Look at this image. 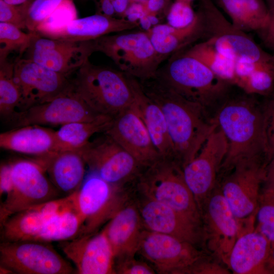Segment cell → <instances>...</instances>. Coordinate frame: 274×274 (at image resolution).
<instances>
[{
	"label": "cell",
	"mask_w": 274,
	"mask_h": 274,
	"mask_svg": "<svg viewBox=\"0 0 274 274\" xmlns=\"http://www.w3.org/2000/svg\"><path fill=\"white\" fill-rule=\"evenodd\" d=\"M139 81L145 93L161 110L175 158L183 167L196 155L209 135L218 127L215 119L210 120L206 108L180 95L157 74Z\"/></svg>",
	"instance_id": "1"
},
{
	"label": "cell",
	"mask_w": 274,
	"mask_h": 274,
	"mask_svg": "<svg viewBox=\"0 0 274 274\" xmlns=\"http://www.w3.org/2000/svg\"><path fill=\"white\" fill-rule=\"evenodd\" d=\"M214 118L228 144L219 173L224 174L244 160L268 159L265 152L263 109L254 99L244 97L230 101L221 107Z\"/></svg>",
	"instance_id": "2"
},
{
	"label": "cell",
	"mask_w": 274,
	"mask_h": 274,
	"mask_svg": "<svg viewBox=\"0 0 274 274\" xmlns=\"http://www.w3.org/2000/svg\"><path fill=\"white\" fill-rule=\"evenodd\" d=\"M71 80L73 91L93 111L114 117L133 101L126 74L87 60Z\"/></svg>",
	"instance_id": "3"
},
{
	"label": "cell",
	"mask_w": 274,
	"mask_h": 274,
	"mask_svg": "<svg viewBox=\"0 0 274 274\" xmlns=\"http://www.w3.org/2000/svg\"><path fill=\"white\" fill-rule=\"evenodd\" d=\"M133 185L135 192L167 204L202 224L198 207L185 180L183 167L175 158L160 156L144 168Z\"/></svg>",
	"instance_id": "4"
},
{
	"label": "cell",
	"mask_w": 274,
	"mask_h": 274,
	"mask_svg": "<svg viewBox=\"0 0 274 274\" xmlns=\"http://www.w3.org/2000/svg\"><path fill=\"white\" fill-rule=\"evenodd\" d=\"M156 74L180 95L206 108L221 97L230 84L182 50L173 54Z\"/></svg>",
	"instance_id": "5"
},
{
	"label": "cell",
	"mask_w": 274,
	"mask_h": 274,
	"mask_svg": "<svg viewBox=\"0 0 274 274\" xmlns=\"http://www.w3.org/2000/svg\"><path fill=\"white\" fill-rule=\"evenodd\" d=\"M269 160L241 161L224 174L219 186L225 199L245 230L254 228V217Z\"/></svg>",
	"instance_id": "6"
},
{
	"label": "cell",
	"mask_w": 274,
	"mask_h": 274,
	"mask_svg": "<svg viewBox=\"0 0 274 274\" xmlns=\"http://www.w3.org/2000/svg\"><path fill=\"white\" fill-rule=\"evenodd\" d=\"M93 42L95 52L103 53L121 72L139 80L154 76L163 60L145 31L109 34Z\"/></svg>",
	"instance_id": "7"
},
{
	"label": "cell",
	"mask_w": 274,
	"mask_h": 274,
	"mask_svg": "<svg viewBox=\"0 0 274 274\" xmlns=\"http://www.w3.org/2000/svg\"><path fill=\"white\" fill-rule=\"evenodd\" d=\"M206 36L215 49L233 61H251L274 67V55L264 51L246 32L229 22L211 0H200Z\"/></svg>",
	"instance_id": "8"
},
{
	"label": "cell",
	"mask_w": 274,
	"mask_h": 274,
	"mask_svg": "<svg viewBox=\"0 0 274 274\" xmlns=\"http://www.w3.org/2000/svg\"><path fill=\"white\" fill-rule=\"evenodd\" d=\"M126 186L111 184L95 173L86 177L74 192V201L82 221L81 235L95 233L129 199Z\"/></svg>",
	"instance_id": "9"
},
{
	"label": "cell",
	"mask_w": 274,
	"mask_h": 274,
	"mask_svg": "<svg viewBox=\"0 0 274 274\" xmlns=\"http://www.w3.org/2000/svg\"><path fill=\"white\" fill-rule=\"evenodd\" d=\"M200 213L203 250L227 266L230 251L244 230L218 186L204 201Z\"/></svg>",
	"instance_id": "10"
},
{
	"label": "cell",
	"mask_w": 274,
	"mask_h": 274,
	"mask_svg": "<svg viewBox=\"0 0 274 274\" xmlns=\"http://www.w3.org/2000/svg\"><path fill=\"white\" fill-rule=\"evenodd\" d=\"M75 150L91 172L114 185L133 184L145 168L105 132Z\"/></svg>",
	"instance_id": "11"
},
{
	"label": "cell",
	"mask_w": 274,
	"mask_h": 274,
	"mask_svg": "<svg viewBox=\"0 0 274 274\" xmlns=\"http://www.w3.org/2000/svg\"><path fill=\"white\" fill-rule=\"evenodd\" d=\"M11 165L13 187L1 205V225L17 212L58 198V190L35 160H18Z\"/></svg>",
	"instance_id": "12"
},
{
	"label": "cell",
	"mask_w": 274,
	"mask_h": 274,
	"mask_svg": "<svg viewBox=\"0 0 274 274\" xmlns=\"http://www.w3.org/2000/svg\"><path fill=\"white\" fill-rule=\"evenodd\" d=\"M49 243L37 241L3 242L0 266L12 273L70 274L75 269Z\"/></svg>",
	"instance_id": "13"
},
{
	"label": "cell",
	"mask_w": 274,
	"mask_h": 274,
	"mask_svg": "<svg viewBox=\"0 0 274 274\" xmlns=\"http://www.w3.org/2000/svg\"><path fill=\"white\" fill-rule=\"evenodd\" d=\"M138 252L161 274H182L207 253L193 244L173 236L145 229Z\"/></svg>",
	"instance_id": "14"
},
{
	"label": "cell",
	"mask_w": 274,
	"mask_h": 274,
	"mask_svg": "<svg viewBox=\"0 0 274 274\" xmlns=\"http://www.w3.org/2000/svg\"><path fill=\"white\" fill-rule=\"evenodd\" d=\"M227 150L226 138L217 127L208 137L196 155L183 167L185 180L199 212L216 186L217 176Z\"/></svg>",
	"instance_id": "15"
},
{
	"label": "cell",
	"mask_w": 274,
	"mask_h": 274,
	"mask_svg": "<svg viewBox=\"0 0 274 274\" xmlns=\"http://www.w3.org/2000/svg\"><path fill=\"white\" fill-rule=\"evenodd\" d=\"M13 77L20 93L18 112L50 100L72 87L67 77L26 58L14 63Z\"/></svg>",
	"instance_id": "16"
},
{
	"label": "cell",
	"mask_w": 274,
	"mask_h": 274,
	"mask_svg": "<svg viewBox=\"0 0 274 274\" xmlns=\"http://www.w3.org/2000/svg\"><path fill=\"white\" fill-rule=\"evenodd\" d=\"M100 115L91 110L71 87L50 100L17 112L9 122L14 128L30 125L62 126L91 121Z\"/></svg>",
	"instance_id": "17"
},
{
	"label": "cell",
	"mask_w": 274,
	"mask_h": 274,
	"mask_svg": "<svg viewBox=\"0 0 274 274\" xmlns=\"http://www.w3.org/2000/svg\"><path fill=\"white\" fill-rule=\"evenodd\" d=\"M94 52L93 41L56 40L36 32L25 53L26 58L68 77L80 68Z\"/></svg>",
	"instance_id": "18"
},
{
	"label": "cell",
	"mask_w": 274,
	"mask_h": 274,
	"mask_svg": "<svg viewBox=\"0 0 274 274\" xmlns=\"http://www.w3.org/2000/svg\"><path fill=\"white\" fill-rule=\"evenodd\" d=\"M135 193L134 200L145 229L173 236L203 249L201 224L167 204Z\"/></svg>",
	"instance_id": "19"
},
{
	"label": "cell",
	"mask_w": 274,
	"mask_h": 274,
	"mask_svg": "<svg viewBox=\"0 0 274 274\" xmlns=\"http://www.w3.org/2000/svg\"><path fill=\"white\" fill-rule=\"evenodd\" d=\"M59 247L79 274H115V257L102 230L60 242Z\"/></svg>",
	"instance_id": "20"
},
{
	"label": "cell",
	"mask_w": 274,
	"mask_h": 274,
	"mask_svg": "<svg viewBox=\"0 0 274 274\" xmlns=\"http://www.w3.org/2000/svg\"><path fill=\"white\" fill-rule=\"evenodd\" d=\"M105 132L144 167L161 156L132 105L113 118L111 126Z\"/></svg>",
	"instance_id": "21"
},
{
	"label": "cell",
	"mask_w": 274,
	"mask_h": 274,
	"mask_svg": "<svg viewBox=\"0 0 274 274\" xmlns=\"http://www.w3.org/2000/svg\"><path fill=\"white\" fill-rule=\"evenodd\" d=\"M139 26V22L96 13L76 18L62 25L42 30L37 33L50 39L83 42L93 41L112 33L133 29Z\"/></svg>",
	"instance_id": "22"
},
{
	"label": "cell",
	"mask_w": 274,
	"mask_h": 274,
	"mask_svg": "<svg viewBox=\"0 0 274 274\" xmlns=\"http://www.w3.org/2000/svg\"><path fill=\"white\" fill-rule=\"evenodd\" d=\"M74 194L36 205L8 218L1 225L3 242L35 241L53 215L71 204Z\"/></svg>",
	"instance_id": "23"
},
{
	"label": "cell",
	"mask_w": 274,
	"mask_h": 274,
	"mask_svg": "<svg viewBox=\"0 0 274 274\" xmlns=\"http://www.w3.org/2000/svg\"><path fill=\"white\" fill-rule=\"evenodd\" d=\"M144 229L137 206L129 198L102 229L115 260L135 256Z\"/></svg>",
	"instance_id": "24"
},
{
	"label": "cell",
	"mask_w": 274,
	"mask_h": 274,
	"mask_svg": "<svg viewBox=\"0 0 274 274\" xmlns=\"http://www.w3.org/2000/svg\"><path fill=\"white\" fill-rule=\"evenodd\" d=\"M272 249L262 234L254 229L247 231L235 242L227 266L236 274H274L270 264Z\"/></svg>",
	"instance_id": "25"
},
{
	"label": "cell",
	"mask_w": 274,
	"mask_h": 274,
	"mask_svg": "<svg viewBox=\"0 0 274 274\" xmlns=\"http://www.w3.org/2000/svg\"><path fill=\"white\" fill-rule=\"evenodd\" d=\"M34 160L43 167L58 191L71 194L80 188L84 180L86 164L77 150H61L36 157Z\"/></svg>",
	"instance_id": "26"
},
{
	"label": "cell",
	"mask_w": 274,
	"mask_h": 274,
	"mask_svg": "<svg viewBox=\"0 0 274 274\" xmlns=\"http://www.w3.org/2000/svg\"><path fill=\"white\" fill-rule=\"evenodd\" d=\"M5 150L39 157L66 149L56 131L38 125H26L0 134Z\"/></svg>",
	"instance_id": "27"
},
{
	"label": "cell",
	"mask_w": 274,
	"mask_h": 274,
	"mask_svg": "<svg viewBox=\"0 0 274 274\" xmlns=\"http://www.w3.org/2000/svg\"><path fill=\"white\" fill-rule=\"evenodd\" d=\"M127 76L133 94L132 106L146 126L155 147L161 156L175 158L167 124L161 110L145 93L137 79Z\"/></svg>",
	"instance_id": "28"
},
{
	"label": "cell",
	"mask_w": 274,
	"mask_h": 274,
	"mask_svg": "<svg viewBox=\"0 0 274 274\" xmlns=\"http://www.w3.org/2000/svg\"><path fill=\"white\" fill-rule=\"evenodd\" d=\"M146 32L155 49L163 60L206 36L204 21L200 10L197 12L192 23L186 27L178 28L167 23L159 24Z\"/></svg>",
	"instance_id": "29"
},
{
	"label": "cell",
	"mask_w": 274,
	"mask_h": 274,
	"mask_svg": "<svg viewBox=\"0 0 274 274\" xmlns=\"http://www.w3.org/2000/svg\"><path fill=\"white\" fill-rule=\"evenodd\" d=\"M231 23L245 32H257L269 24L271 14L264 0H219Z\"/></svg>",
	"instance_id": "30"
},
{
	"label": "cell",
	"mask_w": 274,
	"mask_h": 274,
	"mask_svg": "<svg viewBox=\"0 0 274 274\" xmlns=\"http://www.w3.org/2000/svg\"><path fill=\"white\" fill-rule=\"evenodd\" d=\"M82 228L83 221L73 198L71 204L47 220L35 241L50 243L70 240L80 235Z\"/></svg>",
	"instance_id": "31"
},
{
	"label": "cell",
	"mask_w": 274,
	"mask_h": 274,
	"mask_svg": "<svg viewBox=\"0 0 274 274\" xmlns=\"http://www.w3.org/2000/svg\"><path fill=\"white\" fill-rule=\"evenodd\" d=\"M113 119L111 116L100 115L91 121L63 125L56 133L66 149H77L87 144L95 134L105 132L111 126Z\"/></svg>",
	"instance_id": "32"
},
{
	"label": "cell",
	"mask_w": 274,
	"mask_h": 274,
	"mask_svg": "<svg viewBox=\"0 0 274 274\" xmlns=\"http://www.w3.org/2000/svg\"><path fill=\"white\" fill-rule=\"evenodd\" d=\"M185 52L199 60L220 79L235 85L234 62L219 52L208 39Z\"/></svg>",
	"instance_id": "33"
},
{
	"label": "cell",
	"mask_w": 274,
	"mask_h": 274,
	"mask_svg": "<svg viewBox=\"0 0 274 274\" xmlns=\"http://www.w3.org/2000/svg\"><path fill=\"white\" fill-rule=\"evenodd\" d=\"M14 63L0 62V114L8 122L19 111L20 102V91L13 77Z\"/></svg>",
	"instance_id": "34"
},
{
	"label": "cell",
	"mask_w": 274,
	"mask_h": 274,
	"mask_svg": "<svg viewBox=\"0 0 274 274\" xmlns=\"http://www.w3.org/2000/svg\"><path fill=\"white\" fill-rule=\"evenodd\" d=\"M254 230L274 247V187L263 184L254 217Z\"/></svg>",
	"instance_id": "35"
},
{
	"label": "cell",
	"mask_w": 274,
	"mask_h": 274,
	"mask_svg": "<svg viewBox=\"0 0 274 274\" xmlns=\"http://www.w3.org/2000/svg\"><path fill=\"white\" fill-rule=\"evenodd\" d=\"M35 33H25L13 24L0 22V62L7 61L12 51H19L20 55L25 52Z\"/></svg>",
	"instance_id": "36"
},
{
	"label": "cell",
	"mask_w": 274,
	"mask_h": 274,
	"mask_svg": "<svg viewBox=\"0 0 274 274\" xmlns=\"http://www.w3.org/2000/svg\"><path fill=\"white\" fill-rule=\"evenodd\" d=\"M238 87L248 94L269 95L274 90V68L264 66L258 69Z\"/></svg>",
	"instance_id": "37"
},
{
	"label": "cell",
	"mask_w": 274,
	"mask_h": 274,
	"mask_svg": "<svg viewBox=\"0 0 274 274\" xmlns=\"http://www.w3.org/2000/svg\"><path fill=\"white\" fill-rule=\"evenodd\" d=\"M65 0H33L24 9L26 29L37 32L38 26Z\"/></svg>",
	"instance_id": "38"
},
{
	"label": "cell",
	"mask_w": 274,
	"mask_h": 274,
	"mask_svg": "<svg viewBox=\"0 0 274 274\" xmlns=\"http://www.w3.org/2000/svg\"><path fill=\"white\" fill-rule=\"evenodd\" d=\"M196 15L191 3L176 0L168 10L166 15L167 23L176 28H184L192 23Z\"/></svg>",
	"instance_id": "39"
},
{
	"label": "cell",
	"mask_w": 274,
	"mask_h": 274,
	"mask_svg": "<svg viewBox=\"0 0 274 274\" xmlns=\"http://www.w3.org/2000/svg\"><path fill=\"white\" fill-rule=\"evenodd\" d=\"M75 6L72 0H65L38 27L37 32L44 29L62 25L77 18Z\"/></svg>",
	"instance_id": "40"
},
{
	"label": "cell",
	"mask_w": 274,
	"mask_h": 274,
	"mask_svg": "<svg viewBox=\"0 0 274 274\" xmlns=\"http://www.w3.org/2000/svg\"><path fill=\"white\" fill-rule=\"evenodd\" d=\"M268 96L263 109L265 152L270 160L274 157V90Z\"/></svg>",
	"instance_id": "41"
},
{
	"label": "cell",
	"mask_w": 274,
	"mask_h": 274,
	"mask_svg": "<svg viewBox=\"0 0 274 274\" xmlns=\"http://www.w3.org/2000/svg\"><path fill=\"white\" fill-rule=\"evenodd\" d=\"M211 254H207L187 268L182 274H228V267ZM224 265V264H223Z\"/></svg>",
	"instance_id": "42"
},
{
	"label": "cell",
	"mask_w": 274,
	"mask_h": 274,
	"mask_svg": "<svg viewBox=\"0 0 274 274\" xmlns=\"http://www.w3.org/2000/svg\"><path fill=\"white\" fill-rule=\"evenodd\" d=\"M115 273L154 274L155 270L147 263L135 259L134 256L115 260Z\"/></svg>",
	"instance_id": "43"
},
{
	"label": "cell",
	"mask_w": 274,
	"mask_h": 274,
	"mask_svg": "<svg viewBox=\"0 0 274 274\" xmlns=\"http://www.w3.org/2000/svg\"><path fill=\"white\" fill-rule=\"evenodd\" d=\"M0 22L13 24L20 29L26 28L25 15L21 5L0 0Z\"/></svg>",
	"instance_id": "44"
},
{
	"label": "cell",
	"mask_w": 274,
	"mask_h": 274,
	"mask_svg": "<svg viewBox=\"0 0 274 274\" xmlns=\"http://www.w3.org/2000/svg\"><path fill=\"white\" fill-rule=\"evenodd\" d=\"M13 187L11 163H3L0 169L1 196L9 194Z\"/></svg>",
	"instance_id": "45"
},
{
	"label": "cell",
	"mask_w": 274,
	"mask_h": 274,
	"mask_svg": "<svg viewBox=\"0 0 274 274\" xmlns=\"http://www.w3.org/2000/svg\"><path fill=\"white\" fill-rule=\"evenodd\" d=\"M170 0H147L143 2L147 14L160 16L165 12L167 13L170 6Z\"/></svg>",
	"instance_id": "46"
},
{
	"label": "cell",
	"mask_w": 274,
	"mask_h": 274,
	"mask_svg": "<svg viewBox=\"0 0 274 274\" xmlns=\"http://www.w3.org/2000/svg\"><path fill=\"white\" fill-rule=\"evenodd\" d=\"M147 14L143 2H135L129 4L123 18L129 21L139 22Z\"/></svg>",
	"instance_id": "47"
},
{
	"label": "cell",
	"mask_w": 274,
	"mask_h": 274,
	"mask_svg": "<svg viewBox=\"0 0 274 274\" xmlns=\"http://www.w3.org/2000/svg\"><path fill=\"white\" fill-rule=\"evenodd\" d=\"M258 33L265 45L274 52V24L269 23Z\"/></svg>",
	"instance_id": "48"
},
{
	"label": "cell",
	"mask_w": 274,
	"mask_h": 274,
	"mask_svg": "<svg viewBox=\"0 0 274 274\" xmlns=\"http://www.w3.org/2000/svg\"><path fill=\"white\" fill-rule=\"evenodd\" d=\"M99 12L98 13L114 17L116 14L112 0H97Z\"/></svg>",
	"instance_id": "49"
},
{
	"label": "cell",
	"mask_w": 274,
	"mask_h": 274,
	"mask_svg": "<svg viewBox=\"0 0 274 274\" xmlns=\"http://www.w3.org/2000/svg\"><path fill=\"white\" fill-rule=\"evenodd\" d=\"M112 1L116 14L123 18L130 4L129 0H112Z\"/></svg>",
	"instance_id": "50"
},
{
	"label": "cell",
	"mask_w": 274,
	"mask_h": 274,
	"mask_svg": "<svg viewBox=\"0 0 274 274\" xmlns=\"http://www.w3.org/2000/svg\"><path fill=\"white\" fill-rule=\"evenodd\" d=\"M264 184L274 187V157L268 162Z\"/></svg>",
	"instance_id": "51"
},
{
	"label": "cell",
	"mask_w": 274,
	"mask_h": 274,
	"mask_svg": "<svg viewBox=\"0 0 274 274\" xmlns=\"http://www.w3.org/2000/svg\"><path fill=\"white\" fill-rule=\"evenodd\" d=\"M5 2L14 5H21L24 11L25 8L33 1V0H4Z\"/></svg>",
	"instance_id": "52"
},
{
	"label": "cell",
	"mask_w": 274,
	"mask_h": 274,
	"mask_svg": "<svg viewBox=\"0 0 274 274\" xmlns=\"http://www.w3.org/2000/svg\"><path fill=\"white\" fill-rule=\"evenodd\" d=\"M266 3L270 14L274 13V0H264Z\"/></svg>",
	"instance_id": "53"
},
{
	"label": "cell",
	"mask_w": 274,
	"mask_h": 274,
	"mask_svg": "<svg viewBox=\"0 0 274 274\" xmlns=\"http://www.w3.org/2000/svg\"><path fill=\"white\" fill-rule=\"evenodd\" d=\"M270 264L271 268L274 272V247L272 249L271 258H270Z\"/></svg>",
	"instance_id": "54"
},
{
	"label": "cell",
	"mask_w": 274,
	"mask_h": 274,
	"mask_svg": "<svg viewBox=\"0 0 274 274\" xmlns=\"http://www.w3.org/2000/svg\"><path fill=\"white\" fill-rule=\"evenodd\" d=\"M269 23L274 24V13L271 14V17H270V20Z\"/></svg>",
	"instance_id": "55"
},
{
	"label": "cell",
	"mask_w": 274,
	"mask_h": 274,
	"mask_svg": "<svg viewBox=\"0 0 274 274\" xmlns=\"http://www.w3.org/2000/svg\"><path fill=\"white\" fill-rule=\"evenodd\" d=\"M130 4L135 2H143V0H129Z\"/></svg>",
	"instance_id": "56"
},
{
	"label": "cell",
	"mask_w": 274,
	"mask_h": 274,
	"mask_svg": "<svg viewBox=\"0 0 274 274\" xmlns=\"http://www.w3.org/2000/svg\"><path fill=\"white\" fill-rule=\"evenodd\" d=\"M178 1H184V2H187V3H191V4L193 0H178Z\"/></svg>",
	"instance_id": "57"
}]
</instances>
